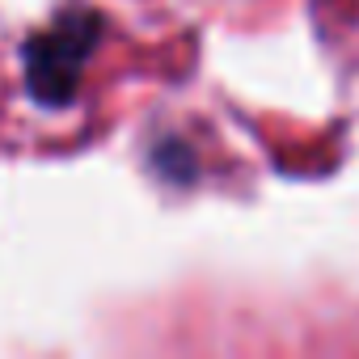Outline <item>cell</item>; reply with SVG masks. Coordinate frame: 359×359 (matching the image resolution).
Returning a JSON list of instances; mask_svg holds the SVG:
<instances>
[{"label":"cell","mask_w":359,"mask_h":359,"mask_svg":"<svg viewBox=\"0 0 359 359\" xmlns=\"http://www.w3.org/2000/svg\"><path fill=\"white\" fill-rule=\"evenodd\" d=\"M106 22L102 13L72 5L64 13H55V22L39 34L26 39L22 47V64H26V89L34 102L43 106H68L76 102L81 89V72L102 39Z\"/></svg>","instance_id":"6da1fadb"}]
</instances>
